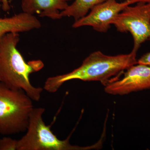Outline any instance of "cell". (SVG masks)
<instances>
[{"mask_svg": "<svg viewBox=\"0 0 150 150\" xmlns=\"http://www.w3.org/2000/svg\"><path fill=\"white\" fill-rule=\"evenodd\" d=\"M1 8L3 11L7 12L10 9V6L8 0H1Z\"/></svg>", "mask_w": 150, "mask_h": 150, "instance_id": "4fadbf2b", "label": "cell"}, {"mask_svg": "<svg viewBox=\"0 0 150 150\" xmlns=\"http://www.w3.org/2000/svg\"><path fill=\"white\" fill-rule=\"evenodd\" d=\"M137 54L131 51L129 54L111 56L100 51H95L84 60L81 66L72 71L48 78L43 89L54 93L63 84L73 80L99 81L105 85L110 81V78L137 64Z\"/></svg>", "mask_w": 150, "mask_h": 150, "instance_id": "7a4b0ae2", "label": "cell"}, {"mask_svg": "<svg viewBox=\"0 0 150 150\" xmlns=\"http://www.w3.org/2000/svg\"><path fill=\"white\" fill-rule=\"evenodd\" d=\"M105 91L110 94L123 95L150 88V66L137 64L126 70L119 80L106 84Z\"/></svg>", "mask_w": 150, "mask_h": 150, "instance_id": "52a82bcc", "label": "cell"}, {"mask_svg": "<svg viewBox=\"0 0 150 150\" xmlns=\"http://www.w3.org/2000/svg\"><path fill=\"white\" fill-rule=\"evenodd\" d=\"M73 0H21L23 12L30 14H37L41 17L53 20L62 18L61 13L69 6Z\"/></svg>", "mask_w": 150, "mask_h": 150, "instance_id": "ba28073f", "label": "cell"}, {"mask_svg": "<svg viewBox=\"0 0 150 150\" xmlns=\"http://www.w3.org/2000/svg\"><path fill=\"white\" fill-rule=\"evenodd\" d=\"M112 24L120 32H130L134 39L132 52L137 54L141 45L150 40V3L129 6L117 16Z\"/></svg>", "mask_w": 150, "mask_h": 150, "instance_id": "5b68a950", "label": "cell"}, {"mask_svg": "<svg viewBox=\"0 0 150 150\" xmlns=\"http://www.w3.org/2000/svg\"><path fill=\"white\" fill-rule=\"evenodd\" d=\"M106 0H74L64 10L62 11V17H72L76 21L87 14L95 6Z\"/></svg>", "mask_w": 150, "mask_h": 150, "instance_id": "30bf717a", "label": "cell"}, {"mask_svg": "<svg viewBox=\"0 0 150 150\" xmlns=\"http://www.w3.org/2000/svg\"><path fill=\"white\" fill-rule=\"evenodd\" d=\"M20 40L18 33H11L0 40V82L11 88L22 89L33 100L38 101L43 88L34 86L30 76L43 69L40 60L26 62L17 48Z\"/></svg>", "mask_w": 150, "mask_h": 150, "instance_id": "6da1fadb", "label": "cell"}, {"mask_svg": "<svg viewBox=\"0 0 150 150\" xmlns=\"http://www.w3.org/2000/svg\"><path fill=\"white\" fill-rule=\"evenodd\" d=\"M41 27V22L35 15L23 12L9 17H0V40L8 33L28 32Z\"/></svg>", "mask_w": 150, "mask_h": 150, "instance_id": "9c48e42d", "label": "cell"}, {"mask_svg": "<svg viewBox=\"0 0 150 150\" xmlns=\"http://www.w3.org/2000/svg\"><path fill=\"white\" fill-rule=\"evenodd\" d=\"M134 3L126 0L119 3L116 0H106L94 6L89 13L73 23V28L84 26H91L96 31L107 32L117 16L125 8Z\"/></svg>", "mask_w": 150, "mask_h": 150, "instance_id": "8992f818", "label": "cell"}, {"mask_svg": "<svg viewBox=\"0 0 150 150\" xmlns=\"http://www.w3.org/2000/svg\"><path fill=\"white\" fill-rule=\"evenodd\" d=\"M1 1L0 0V14H1Z\"/></svg>", "mask_w": 150, "mask_h": 150, "instance_id": "9a60e30c", "label": "cell"}, {"mask_svg": "<svg viewBox=\"0 0 150 150\" xmlns=\"http://www.w3.org/2000/svg\"><path fill=\"white\" fill-rule=\"evenodd\" d=\"M18 140L5 137L0 139V150H17Z\"/></svg>", "mask_w": 150, "mask_h": 150, "instance_id": "8fae6325", "label": "cell"}, {"mask_svg": "<svg viewBox=\"0 0 150 150\" xmlns=\"http://www.w3.org/2000/svg\"><path fill=\"white\" fill-rule=\"evenodd\" d=\"M138 64L150 66V52L144 54L138 60Z\"/></svg>", "mask_w": 150, "mask_h": 150, "instance_id": "7c38bea8", "label": "cell"}, {"mask_svg": "<svg viewBox=\"0 0 150 150\" xmlns=\"http://www.w3.org/2000/svg\"><path fill=\"white\" fill-rule=\"evenodd\" d=\"M134 4L139 2L150 3V0H131Z\"/></svg>", "mask_w": 150, "mask_h": 150, "instance_id": "5bb4252c", "label": "cell"}, {"mask_svg": "<svg viewBox=\"0 0 150 150\" xmlns=\"http://www.w3.org/2000/svg\"><path fill=\"white\" fill-rule=\"evenodd\" d=\"M45 108H33L30 115L27 132L18 140L17 150H78L86 148L70 144L69 139H59L43 120Z\"/></svg>", "mask_w": 150, "mask_h": 150, "instance_id": "277c9868", "label": "cell"}, {"mask_svg": "<svg viewBox=\"0 0 150 150\" xmlns=\"http://www.w3.org/2000/svg\"><path fill=\"white\" fill-rule=\"evenodd\" d=\"M33 100L22 89L0 82V134H17L27 130L33 109Z\"/></svg>", "mask_w": 150, "mask_h": 150, "instance_id": "3957f363", "label": "cell"}]
</instances>
